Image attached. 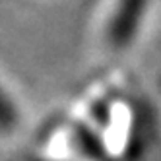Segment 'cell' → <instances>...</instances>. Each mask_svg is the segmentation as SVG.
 I'll list each match as a JSON object with an SVG mask.
<instances>
[{"label":"cell","instance_id":"cell-1","mask_svg":"<svg viewBox=\"0 0 161 161\" xmlns=\"http://www.w3.org/2000/svg\"><path fill=\"white\" fill-rule=\"evenodd\" d=\"M147 0H119L107 27V39L114 49H124L138 33Z\"/></svg>","mask_w":161,"mask_h":161},{"label":"cell","instance_id":"cell-2","mask_svg":"<svg viewBox=\"0 0 161 161\" xmlns=\"http://www.w3.org/2000/svg\"><path fill=\"white\" fill-rule=\"evenodd\" d=\"M74 140H76V144L80 147V152L86 153V157L95 159V161H105V159H109L105 147H103V144L99 140V136L95 132H91L89 128H86V126H82V124L76 126Z\"/></svg>","mask_w":161,"mask_h":161}]
</instances>
